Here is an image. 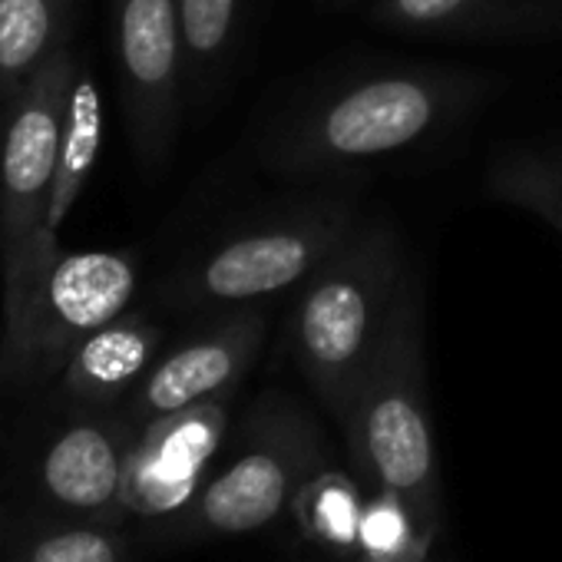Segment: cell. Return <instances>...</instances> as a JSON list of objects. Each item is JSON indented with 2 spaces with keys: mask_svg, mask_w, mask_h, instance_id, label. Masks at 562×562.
<instances>
[{
  "mask_svg": "<svg viewBox=\"0 0 562 562\" xmlns=\"http://www.w3.org/2000/svg\"><path fill=\"white\" fill-rule=\"evenodd\" d=\"M493 80L447 67H397L328 87L278 123L265 166L289 179H328L404 156L460 126Z\"/></svg>",
  "mask_w": 562,
  "mask_h": 562,
  "instance_id": "1",
  "label": "cell"
},
{
  "mask_svg": "<svg viewBox=\"0 0 562 562\" xmlns=\"http://www.w3.org/2000/svg\"><path fill=\"white\" fill-rule=\"evenodd\" d=\"M404 281L397 232L387 222H358L348 241L299 289L289 351L338 424L351 411Z\"/></svg>",
  "mask_w": 562,
  "mask_h": 562,
  "instance_id": "2",
  "label": "cell"
},
{
  "mask_svg": "<svg viewBox=\"0 0 562 562\" xmlns=\"http://www.w3.org/2000/svg\"><path fill=\"white\" fill-rule=\"evenodd\" d=\"M341 430L364 483L397 493L420 526L440 529L443 496L427 404L424 299L414 278L404 281Z\"/></svg>",
  "mask_w": 562,
  "mask_h": 562,
  "instance_id": "3",
  "label": "cell"
},
{
  "mask_svg": "<svg viewBox=\"0 0 562 562\" xmlns=\"http://www.w3.org/2000/svg\"><path fill=\"white\" fill-rule=\"evenodd\" d=\"M355 228L358 209L348 195H315L228 232L182 265L159 299L179 312L225 315L299 292Z\"/></svg>",
  "mask_w": 562,
  "mask_h": 562,
  "instance_id": "4",
  "label": "cell"
},
{
  "mask_svg": "<svg viewBox=\"0 0 562 562\" xmlns=\"http://www.w3.org/2000/svg\"><path fill=\"white\" fill-rule=\"evenodd\" d=\"M80 54L70 47L47 60L4 106L0 133V281L4 325L27 305L47 265L60 255V232L47 225L50 186L70 83Z\"/></svg>",
  "mask_w": 562,
  "mask_h": 562,
  "instance_id": "5",
  "label": "cell"
},
{
  "mask_svg": "<svg viewBox=\"0 0 562 562\" xmlns=\"http://www.w3.org/2000/svg\"><path fill=\"white\" fill-rule=\"evenodd\" d=\"M318 470H325V434L315 414L281 391L261 394L241 417L232 457L209 473L176 522L186 536L258 532Z\"/></svg>",
  "mask_w": 562,
  "mask_h": 562,
  "instance_id": "6",
  "label": "cell"
},
{
  "mask_svg": "<svg viewBox=\"0 0 562 562\" xmlns=\"http://www.w3.org/2000/svg\"><path fill=\"white\" fill-rule=\"evenodd\" d=\"M139 289L130 251H64L0 335V394L60 378L74 351L120 318Z\"/></svg>",
  "mask_w": 562,
  "mask_h": 562,
  "instance_id": "7",
  "label": "cell"
},
{
  "mask_svg": "<svg viewBox=\"0 0 562 562\" xmlns=\"http://www.w3.org/2000/svg\"><path fill=\"white\" fill-rule=\"evenodd\" d=\"M113 47L133 149L143 166H162L189 77L179 0H113Z\"/></svg>",
  "mask_w": 562,
  "mask_h": 562,
  "instance_id": "8",
  "label": "cell"
},
{
  "mask_svg": "<svg viewBox=\"0 0 562 562\" xmlns=\"http://www.w3.org/2000/svg\"><path fill=\"white\" fill-rule=\"evenodd\" d=\"M232 397L222 394L139 427L123 476L126 516L169 519L195 499L225 443Z\"/></svg>",
  "mask_w": 562,
  "mask_h": 562,
  "instance_id": "9",
  "label": "cell"
},
{
  "mask_svg": "<svg viewBox=\"0 0 562 562\" xmlns=\"http://www.w3.org/2000/svg\"><path fill=\"white\" fill-rule=\"evenodd\" d=\"M268 338V315L261 305H245L218 315L212 328L162 355L139 387L130 394L126 417L143 427L182 407L235 394Z\"/></svg>",
  "mask_w": 562,
  "mask_h": 562,
  "instance_id": "10",
  "label": "cell"
},
{
  "mask_svg": "<svg viewBox=\"0 0 562 562\" xmlns=\"http://www.w3.org/2000/svg\"><path fill=\"white\" fill-rule=\"evenodd\" d=\"M139 427L123 417H80L67 424L37 463V486L64 519L123 522V476Z\"/></svg>",
  "mask_w": 562,
  "mask_h": 562,
  "instance_id": "11",
  "label": "cell"
},
{
  "mask_svg": "<svg viewBox=\"0 0 562 562\" xmlns=\"http://www.w3.org/2000/svg\"><path fill=\"white\" fill-rule=\"evenodd\" d=\"M371 21L427 41H536L562 34V0H374Z\"/></svg>",
  "mask_w": 562,
  "mask_h": 562,
  "instance_id": "12",
  "label": "cell"
},
{
  "mask_svg": "<svg viewBox=\"0 0 562 562\" xmlns=\"http://www.w3.org/2000/svg\"><path fill=\"white\" fill-rule=\"evenodd\" d=\"M162 328L143 315L123 312L93 331L60 371V391L80 407H113L130 397L159 361Z\"/></svg>",
  "mask_w": 562,
  "mask_h": 562,
  "instance_id": "13",
  "label": "cell"
},
{
  "mask_svg": "<svg viewBox=\"0 0 562 562\" xmlns=\"http://www.w3.org/2000/svg\"><path fill=\"white\" fill-rule=\"evenodd\" d=\"M77 0H0V106L67 50Z\"/></svg>",
  "mask_w": 562,
  "mask_h": 562,
  "instance_id": "14",
  "label": "cell"
},
{
  "mask_svg": "<svg viewBox=\"0 0 562 562\" xmlns=\"http://www.w3.org/2000/svg\"><path fill=\"white\" fill-rule=\"evenodd\" d=\"M103 149V97L90 74V67L80 60L77 77L70 83L64 126H60V146H57V169L50 186V205H47V225L60 232V225L70 218L77 199L83 195L97 159Z\"/></svg>",
  "mask_w": 562,
  "mask_h": 562,
  "instance_id": "15",
  "label": "cell"
},
{
  "mask_svg": "<svg viewBox=\"0 0 562 562\" xmlns=\"http://www.w3.org/2000/svg\"><path fill=\"white\" fill-rule=\"evenodd\" d=\"M0 562H136L120 522L44 519L0 542Z\"/></svg>",
  "mask_w": 562,
  "mask_h": 562,
  "instance_id": "16",
  "label": "cell"
},
{
  "mask_svg": "<svg viewBox=\"0 0 562 562\" xmlns=\"http://www.w3.org/2000/svg\"><path fill=\"white\" fill-rule=\"evenodd\" d=\"M292 516L302 536L335 555H358V529L364 513V490L341 470H318L292 499Z\"/></svg>",
  "mask_w": 562,
  "mask_h": 562,
  "instance_id": "17",
  "label": "cell"
},
{
  "mask_svg": "<svg viewBox=\"0 0 562 562\" xmlns=\"http://www.w3.org/2000/svg\"><path fill=\"white\" fill-rule=\"evenodd\" d=\"M486 192L496 202L532 212L562 235V153L513 149L486 172Z\"/></svg>",
  "mask_w": 562,
  "mask_h": 562,
  "instance_id": "18",
  "label": "cell"
},
{
  "mask_svg": "<svg viewBox=\"0 0 562 562\" xmlns=\"http://www.w3.org/2000/svg\"><path fill=\"white\" fill-rule=\"evenodd\" d=\"M186 74L202 83L225 67L238 41L241 0H179Z\"/></svg>",
  "mask_w": 562,
  "mask_h": 562,
  "instance_id": "19",
  "label": "cell"
},
{
  "mask_svg": "<svg viewBox=\"0 0 562 562\" xmlns=\"http://www.w3.org/2000/svg\"><path fill=\"white\" fill-rule=\"evenodd\" d=\"M417 529L420 522L414 509L397 493L384 486H371V493L364 496V513H361V529H358V555L397 549L407 539H414Z\"/></svg>",
  "mask_w": 562,
  "mask_h": 562,
  "instance_id": "20",
  "label": "cell"
},
{
  "mask_svg": "<svg viewBox=\"0 0 562 562\" xmlns=\"http://www.w3.org/2000/svg\"><path fill=\"white\" fill-rule=\"evenodd\" d=\"M434 539H437V529H434V526H420V529L414 532V539H407L404 546L387 549V552L355 555V562H427V555H430V549H434Z\"/></svg>",
  "mask_w": 562,
  "mask_h": 562,
  "instance_id": "21",
  "label": "cell"
}]
</instances>
